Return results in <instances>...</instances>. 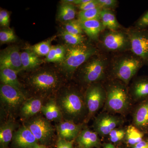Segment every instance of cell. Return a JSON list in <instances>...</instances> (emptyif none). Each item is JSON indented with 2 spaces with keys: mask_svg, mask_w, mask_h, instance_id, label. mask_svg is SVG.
Wrapping results in <instances>:
<instances>
[{
  "mask_svg": "<svg viewBox=\"0 0 148 148\" xmlns=\"http://www.w3.org/2000/svg\"><path fill=\"white\" fill-rule=\"evenodd\" d=\"M98 53L92 46L84 43L71 46L66 49V56L62 62L63 69L68 73L75 71L80 66Z\"/></svg>",
  "mask_w": 148,
  "mask_h": 148,
  "instance_id": "6da1fadb",
  "label": "cell"
},
{
  "mask_svg": "<svg viewBox=\"0 0 148 148\" xmlns=\"http://www.w3.org/2000/svg\"><path fill=\"white\" fill-rule=\"evenodd\" d=\"M144 64V61L136 56H123L114 64V74L127 84Z\"/></svg>",
  "mask_w": 148,
  "mask_h": 148,
  "instance_id": "7a4b0ae2",
  "label": "cell"
},
{
  "mask_svg": "<svg viewBox=\"0 0 148 148\" xmlns=\"http://www.w3.org/2000/svg\"><path fill=\"white\" fill-rule=\"evenodd\" d=\"M60 80L54 72L43 71L32 75L29 79V83L37 92L44 95L54 92L58 89Z\"/></svg>",
  "mask_w": 148,
  "mask_h": 148,
  "instance_id": "3957f363",
  "label": "cell"
},
{
  "mask_svg": "<svg viewBox=\"0 0 148 148\" xmlns=\"http://www.w3.org/2000/svg\"><path fill=\"white\" fill-rule=\"evenodd\" d=\"M56 102L63 118L68 119L67 121L80 115L84 108L82 98L77 93L74 91L64 92Z\"/></svg>",
  "mask_w": 148,
  "mask_h": 148,
  "instance_id": "277c9868",
  "label": "cell"
},
{
  "mask_svg": "<svg viewBox=\"0 0 148 148\" xmlns=\"http://www.w3.org/2000/svg\"><path fill=\"white\" fill-rule=\"evenodd\" d=\"M34 135L38 143L46 145L51 142L55 135L54 129L49 121L40 116L30 119L25 125Z\"/></svg>",
  "mask_w": 148,
  "mask_h": 148,
  "instance_id": "5b68a950",
  "label": "cell"
},
{
  "mask_svg": "<svg viewBox=\"0 0 148 148\" xmlns=\"http://www.w3.org/2000/svg\"><path fill=\"white\" fill-rule=\"evenodd\" d=\"M130 48L134 55L148 64V29H131L127 32Z\"/></svg>",
  "mask_w": 148,
  "mask_h": 148,
  "instance_id": "8992f818",
  "label": "cell"
},
{
  "mask_svg": "<svg viewBox=\"0 0 148 148\" xmlns=\"http://www.w3.org/2000/svg\"><path fill=\"white\" fill-rule=\"evenodd\" d=\"M0 97L3 106L10 112L15 111L21 108L27 100L20 89L3 84L0 87Z\"/></svg>",
  "mask_w": 148,
  "mask_h": 148,
  "instance_id": "52a82bcc",
  "label": "cell"
},
{
  "mask_svg": "<svg viewBox=\"0 0 148 148\" xmlns=\"http://www.w3.org/2000/svg\"><path fill=\"white\" fill-rule=\"evenodd\" d=\"M107 62L104 58L96 57L88 61L83 69V78L85 82L91 83L102 78L105 74Z\"/></svg>",
  "mask_w": 148,
  "mask_h": 148,
  "instance_id": "ba28073f",
  "label": "cell"
},
{
  "mask_svg": "<svg viewBox=\"0 0 148 148\" xmlns=\"http://www.w3.org/2000/svg\"><path fill=\"white\" fill-rule=\"evenodd\" d=\"M104 47L111 51H121L130 48L127 33L120 31H110L104 35L102 40Z\"/></svg>",
  "mask_w": 148,
  "mask_h": 148,
  "instance_id": "9c48e42d",
  "label": "cell"
},
{
  "mask_svg": "<svg viewBox=\"0 0 148 148\" xmlns=\"http://www.w3.org/2000/svg\"><path fill=\"white\" fill-rule=\"evenodd\" d=\"M9 69L19 73L23 71L21 53L18 47H10L1 52L0 69Z\"/></svg>",
  "mask_w": 148,
  "mask_h": 148,
  "instance_id": "30bf717a",
  "label": "cell"
},
{
  "mask_svg": "<svg viewBox=\"0 0 148 148\" xmlns=\"http://www.w3.org/2000/svg\"><path fill=\"white\" fill-rule=\"evenodd\" d=\"M128 98L124 88L117 85L109 89L107 96V104L112 110L119 112L123 111L127 107Z\"/></svg>",
  "mask_w": 148,
  "mask_h": 148,
  "instance_id": "8fae6325",
  "label": "cell"
},
{
  "mask_svg": "<svg viewBox=\"0 0 148 148\" xmlns=\"http://www.w3.org/2000/svg\"><path fill=\"white\" fill-rule=\"evenodd\" d=\"M12 140L14 145L17 148H33L38 143L26 125H23L14 132Z\"/></svg>",
  "mask_w": 148,
  "mask_h": 148,
  "instance_id": "7c38bea8",
  "label": "cell"
},
{
  "mask_svg": "<svg viewBox=\"0 0 148 148\" xmlns=\"http://www.w3.org/2000/svg\"><path fill=\"white\" fill-rule=\"evenodd\" d=\"M104 97V91L99 86H92L88 89L85 101L89 113H94L99 110L103 103Z\"/></svg>",
  "mask_w": 148,
  "mask_h": 148,
  "instance_id": "4fadbf2b",
  "label": "cell"
},
{
  "mask_svg": "<svg viewBox=\"0 0 148 148\" xmlns=\"http://www.w3.org/2000/svg\"><path fill=\"white\" fill-rule=\"evenodd\" d=\"M56 128L59 138L71 141L78 136L81 127L71 121H66L59 122Z\"/></svg>",
  "mask_w": 148,
  "mask_h": 148,
  "instance_id": "5bb4252c",
  "label": "cell"
},
{
  "mask_svg": "<svg viewBox=\"0 0 148 148\" xmlns=\"http://www.w3.org/2000/svg\"><path fill=\"white\" fill-rule=\"evenodd\" d=\"M43 106L40 98L33 97L27 99L20 108V114L25 119L31 118L41 111Z\"/></svg>",
  "mask_w": 148,
  "mask_h": 148,
  "instance_id": "9a60e30c",
  "label": "cell"
},
{
  "mask_svg": "<svg viewBox=\"0 0 148 148\" xmlns=\"http://www.w3.org/2000/svg\"><path fill=\"white\" fill-rule=\"evenodd\" d=\"M41 112L45 118L50 121H62L64 118L56 101L51 100L42 106Z\"/></svg>",
  "mask_w": 148,
  "mask_h": 148,
  "instance_id": "2e32d148",
  "label": "cell"
},
{
  "mask_svg": "<svg viewBox=\"0 0 148 148\" xmlns=\"http://www.w3.org/2000/svg\"><path fill=\"white\" fill-rule=\"evenodd\" d=\"M80 22L84 32L93 40L98 39L100 33L104 29L101 19H93Z\"/></svg>",
  "mask_w": 148,
  "mask_h": 148,
  "instance_id": "e0dca14e",
  "label": "cell"
},
{
  "mask_svg": "<svg viewBox=\"0 0 148 148\" xmlns=\"http://www.w3.org/2000/svg\"><path fill=\"white\" fill-rule=\"evenodd\" d=\"M117 123V121L114 117L105 116L96 121L95 127L100 134L109 135L112 130L115 129Z\"/></svg>",
  "mask_w": 148,
  "mask_h": 148,
  "instance_id": "ac0fdd59",
  "label": "cell"
},
{
  "mask_svg": "<svg viewBox=\"0 0 148 148\" xmlns=\"http://www.w3.org/2000/svg\"><path fill=\"white\" fill-rule=\"evenodd\" d=\"M77 142L81 148H92L98 145L99 140L96 132L85 129L80 132Z\"/></svg>",
  "mask_w": 148,
  "mask_h": 148,
  "instance_id": "d6986e66",
  "label": "cell"
},
{
  "mask_svg": "<svg viewBox=\"0 0 148 148\" xmlns=\"http://www.w3.org/2000/svg\"><path fill=\"white\" fill-rule=\"evenodd\" d=\"M15 123L8 121L2 125L0 128V144L1 147L6 148L12 140L14 129Z\"/></svg>",
  "mask_w": 148,
  "mask_h": 148,
  "instance_id": "ffe728a7",
  "label": "cell"
},
{
  "mask_svg": "<svg viewBox=\"0 0 148 148\" xmlns=\"http://www.w3.org/2000/svg\"><path fill=\"white\" fill-rule=\"evenodd\" d=\"M21 58L23 70L35 69L40 63L38 56L31 49L21 52Z\"/></svg>",
  "mask_w": 148,
  "mask_h": 148,
  "instance_id": "44dd1931",
  "label": "cell"
},
{
  "mask_svg": "<svg viewBox=\"0 0 148 148\" xmlns=\"http://www.w3.org/2000/svg\"><path fill=\"white\" fill-rule=\"evenodd\" d=\"M101 20L104 29L107 28L110 31H116L120 26L115 15L110 10L102 9Z\"/></svg>",
  "mask_w": 148,
  "mask_h": 148,
  "instance_id": "7402d4cb",
  "label": "cell"
},
{
  "mask_svg": "<svg viewBox=\"0 0 148 148\" xmlns=\"http://www.w3.org/2000/svg\"><path fill=\"white\" fill-rule=\"evenodd\" d=\"M18 72L9 69H1L0 79L3 84L9 85L20 89L21 84L17 78Z\"/></svg>",
  "mask_w": 148,
  "mask_h": 148,
  "instance_id": "603a6c76",
  "label": "cell"
},
{
  "mask_svg": "<svg viewBox=\"0 0 148 148\" xmlns=\"http://www.w3.org/2000/svg\"><path fill=\"white\" fill-rule=\"evenodd\" d=\"M76 11L73 4L64 3L59 8L58 19L62 21H68L74 20Z\"/></svg>",
  "mask_w": 148,
  "mask_h": 148,
  "instance_id": "cb8c5ba5",
  "label": "cell"
},
{
  "mask_svg": "<svg viewBox=\"0 0 148 148\" xmlns=\"http://www.w3.org/2000/svg\"><path fill=\"white\" fill-rule=\"evenodd\" d=\"M135 122L138 126L148 125V103L143 104L138 108L135 113Z\"/></svg>",
  "mask_w": 148,
  "mask_h": 148,
  "instance_id": "d4e9b609",
  "label": "cell"
},
{
  "mask_svg": "<svg viewBox=\"0 0 148 148\" xmlns=\"http://www.w3.org/2000/svg\"><path fill=\"white\" fill-rule=\"evenodd\" d=\"M125 134L127 142L130 145L135 146L143 141V133L133 125L128 126Z\"/></svg>",
  "mask_w": 148,
  "mask_h": 148,
  "instance_id": "484cf974",
  "label": "cell"
},
{
  "mask_svg": "<svg viewBox=\"0 0 148 148\" xmlns=\"http://www.w3.org/2000/svg\"><path fill=\"white\" fill-rule=\"evenodd\" d=\"M102 9L100 7L91 9L88 10L80 11L78 14V20L80 21L93 19H101Z\"/></svg>",
  "mask_w": 148,
  "mask_h": 148,
  "instance_id": "4316f807",
  "label": "cell"
},
{
  "mask_svg": "<svg viewBox=\"0 0 148 148\" xmlns=\"http://www.w3.org/2000/svg\"><path fill=\"white\" fill-rule=\"evenodd\" d=\"M61 36L65 42L71 46L83 44L84 41V37L82 35L73 34L65 30L61 33Z\"/></svg>",
  "mask_w": 148,
  "mask_h": 148,
  "instance_id": "83f0119b",
  "label": "cell"
},
{
  "mask_svg": "<svg viewBox=\"0 0 148 148\" xmlns=\"http://www.w3.org/2000/svg\"><path fill=\"white\" fill-rule=\"evenodd\" d=\"M51 41L52 40L50 39L39 43L32 47L31 50L38 56H46L52 47L51 46Z\"/></svg>",
  "mask_w": 148,
  "mask_h": 148,
  "instance_id": "f1b7e54d",
  "label": "cell"
},
{
  "mask_svg": "<svg viewBox=\"0 0 148 148\" xmlns=\"http://www.w3.org/2000/svg\"><path fill=\"white\" fill-rule=\"evenodd\" d=\"M133 91L137 98H142L148 95V79L141 80L136 83Z\"/></svg>",
  "mask_w": 148,
  "mask_h": 148,
  "instance_id": "f546056e",
  "label": "cell"
},
{
  "mask_svg": "<svg viewBox=\"0 0 148 148\" xmlns=\"http://www.w3.org/2000/svg\"><path fill=\"white\" fill-rule=\"evenodd\" d=\"M65 31L75 35H82L84 31L79 20H73L66 22L65 24Z\"/></svg>",
  "mask_w": 148,
  "mask_h": 148,
  "instance_id": "4dcf8cb0",
  "label": "cell"
},
{
  "mask_svg": "<svg viewBox=\"0 0 148 148\" xmlns=\"http://www.w3.org/2000/svg\"><path fill=\"white\" fill-rule=\"evenodd\" d=\"M16 37L13 30L10 29H4L0 32V41L2 43L12 42Z\"/></svg>",
  "mask_w": 148,
  "mask_h": 148,
  "instance_id": "1f68e13d",
  "label": "cell"
},
{
  "mask_svg": "<svg viewBox=\"0 0 148 148\" xmlns=\"http://www.w3.org/2000/svg\"><path fill=\"white\" fill-rule=\"evenodd\" d=\"M125 134V132L123 130L115 129L112 130L109 135L111 141L113 143H116L124 138Z\"/></svg>",
  "mask_w": 148,
  "mask_h": 148,
  "instance_id": "d6a6232c",
  "label": "cell"
},
{
  "mask_svg": "<svg viewBox=\"0 0 148 148\" xmlns=\"http://www.w3.org/2000/svg\"><path fill=\"white\" fill-rule=\"evenodd\" d=\"M99 7L102 9L110 10L117 5L116 0H98Z\"/></svg>",
  "mask_w": 148,
  "mask_h": 148,
  "instance_id": "836d02e7",
  "label": "cell"
},
{
  "mask_svg": "<svg viewBox=\"0 0 148 148\" xmlns=\"http://www.w3.org/2000/svg\"><path fill=\"white\" fill-rule=\"evenodd\" d=\"M136 27L139 29H145L148 28V11L139 18L136 22Z\"/></svg>",
  "mask_w": 148,
  "mask_h": 148,
  "instance_id": "e575fe53",
  "label": "cell"
},
{
  "mask_svg": "<svg viewBox=\"0 0 148 148\" xmlns=\"http://www.w3.org/2000/svg\"><path fill=\"white\" fill-rule=\"evenodd\" d=\"M98 7H100L98 0H89L87 2L78 5L79 9L80 11L88 10Z\"/></svg>",
  "mask_w": 148,
  "mask_h": 148,
  "instance_id": "d590c367",
  "label": "cell"
},
{
  "mask_svg": "<svg viewBox=\"0 0 148 148\" xmlns=\"http://www.w3.org/2000/svg\"><path fill=\"white\" fill-rule=\"evenodd\" d=\"M57 57V62H63L65 59L66 49L64 46L57 45L54 46Z\"/></svg>",
  "mask_w": 148,
  "mask_h": 148,
  "instance_id": "8d00e7d4",
  "label": "cell"
},
{
  "mask_svg": "<svg viewBox=\"0 0 148 148\" xmlns=\"http://www.w3.org/2000/svg\"><path fill=\"white\" fill-rule=\"evenodd\" d=\"M10 23V14L7 11L1 10L0 11V24L2 27H7Z\"/></svg>",
  "mask_w": 148,
  "mask_h": 148,
  "instance_id": "74e56055",
  "label": "cell"
},
{
  "mask_svg": "<svg viewBox=\"0 0 148 148\" xmlns=\"http://www.w3.org/2000/svg\"><path fill=\"white\" fill-rule=\"evenodd\" d=\"M57 148H73V141H67L59 138L57 142Z\"/></svg>",
  "mask_w": 148,
  "mask_h": 148,
  "instance_id": "f35d334b",
  "label": "cell"
},
{
  "mask_svg": "<svg viewBox=\"0 0 148 148\" xmlns=\"http://www.w3.org/2000/svg\"><path fill=\"white\" fill-rule=\"evenodd\" d=\"M45 61L48 62H57V57L54 46L51 47L49 53L46 56Z\"/></svg>",
  "mask_w": 148,
  "mask_h": 148,
  "instance_id": "ab89813d",
  "label": "cell"
},
{
  "mask_svg": "<svg viewBox=\"0 0 148 148\" xmlns=\"http://www.w3.org/2000/svg\"><path fill=\"white\" fill-rule=\"evenodd\" d=\"M133 148H148V143L143 140L135 145Z\"/></svg>",
  "mask_w": 148,
  "mask_h": 148,
  "instance_id": "60d3db41",
  "label": "cell"
},
{
  "mask_svg": "<svg viewBox=\"0 0 148 148\" xmlns=\"http://www.w3.org/2000/svg\"><path fill=\"white\" fill-rule=\"evenodd\" d=\"M89 0H75L73 4L79 5L87 2Z\"/></svg>",
  "mask_w": 148,
  "mask_h": 148,
  "instance_id": "b9f144b4",
  "label": "cell"
},
{
  "mask_svg": "<svg viewBox=\"0 0 148 148\" xmlns=\"http://www.w3.org/2000/svg\"><path fill=\"white\" fill-rule=\"evenodd\" d=\"M33 148H47L45 147V146L43 145H39L38 144H37Z\"/></svg>",
  "mask_w": 148,
  "mask_h": 148,
  "instance_id": "7bdbcfd3",
  "label": "cell"
},
{
  "mask_svg": "<svg viewBox=\"0 0 148 148\" xmlns=\"http://www.w3.org/2000/svg\"><path fill=\"white\" fill-rule=\"evenodd\" d=\"M104 148H116L113 145H111L110 144H108L106 145V147Z\"/></svg>",
  "mask_w": 148,
  "mask_h": 148,
  "instance_id": "ee69618b",
  "label": "cell"
}]
</instances>
